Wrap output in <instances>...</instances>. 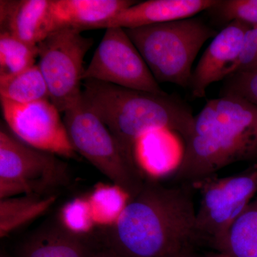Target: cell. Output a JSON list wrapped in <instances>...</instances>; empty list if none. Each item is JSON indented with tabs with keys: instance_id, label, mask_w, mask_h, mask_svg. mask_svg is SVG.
<instances>
[{
	"instance_id": "obj_17",
	"label": "cell",
	"mask_w": 257,
	"mask_h": 257,
	"mask_svg": "<svg viewBox=\"0 0 257 257\" xmlns=\"http://www.w3.org/2000/svg\"><path fill=\"white\" fill-rule=\"evenodd\" d=\"M216 251L231 257H257V197L234 221Z\"/></svg>"
},
{
	"instance_id": "obj_14",
	"label": "cell",
	"mask_w": 257,
	"mask_h": 257,
	"mask_svg": "<svg viewBox=\"0 0 257 257\" xmlns=\"http://www.w3.org/2000/svg\"><path fill=\"white\" fill-rule=\"evenodd\" d=\"M50 0H1L0 32L31 46L47 37Z\"/></svg>"
},
{
	"instance_id": "obj_9",
	"label": "cell",
	"mask_w": 257,
	"mask_h": 257,
	"mask_svg": "<svg viewBox=\"0 0 257 257\" xmlns=\"http://www.w3.org/2000/svg\"><path fill=\"white\" fill-rule=\"evenodd\" d=\"M82 79L152 94H167L154 77L124 29L120 28L106 29Z\"/></svg>"
},
{
	"instance_id": "obj_10",
	"label": "cell",
	"mask_w": 257,
	"mask_h": 257,
	"mask_svg": "<svg viewBox=\"0 0 257 257\" xmlns=\"http://www.w3.org/2000/svg\"><path fill=\"white\" fill-rule=\"evenodd\" d=\"M0 99L6 125L20 140L58 156L77 157L60 111L50 99L29 104Z\"/></svg>"
},
{
	"instance_id": "obj_22",
	"label": "cell",
	"mask_w": 257,
	"mask_h": 257,
	"mask_svg": "<svg viewBox=\"0 0 257 257\" xmlns=\"http://www.w3.org/2000/svg\"><path fill=\"white\" fill-rule=\"evenodd\" d=\"M60 224L69 232L85 237L96 226L87 197H76L60 210Z\"/></svg>"
},
{
	"instance_id": "obj_5",
	"label": "cell",
	"mask_w": 257,
	"mask_h": 257,
	"mask_svg": "<svg viewBox=\"0 0 257 257\" xmlns=\"http://www.w3.org/2000/svg\"><path fill=\"white\" fill-rule=\"evenodd\" d=\"M63 121L77 153L130 197L140 192L145 182L141 169L128 161L109 128L82 97L64 112Z\"/></svg>"
},
{
	"instance_id": "obj_24",
	"label": "cell",
	"mask_w": 257,
	"mask_h": 257,
	"mask_svg": "<svg viewBox=\"0 0 257 257\" xmlns=\"http://www.w3.org/2000/svg\"><path fill=\"white\" fill-rule=\"evenodd\" d=\"M240 72H257V26L246 32L242 50L231 74Z\"/></svg>"
},
{
	"instance_id": "obj_7",
	"label": "cell",
	"mask_w": 257,
	"mask_h": 257,
	"mask_svg": "<svg viewBox=\"0 0 257 257\" xmlns=\"http://www.w3.org/2000/svg\"><path fill=\"white\" fill-rule=\"evenodd\" d=\"M192 186L200 193L196 215L199 239L216 250L257 193V164L237 175L211 176Z\"/></svg>"
},
{
	"instance_id": "obj_15",
	"label": "cell",
	"mask_w": 257,
	"mask_h": 257,
	"mask_svg": "<svg viewBox=\"0 0 257 257\" xmlns=\"http://www.w3.org/2000/svg\"><path fill=\"white\" fill-rule=\"evenodd\" d=\"M92 251L84 237L69 232L60 223L34 233L16 257H89Z\"/></svg>"
},
{
	"instance_id": "obj_18",
	"label": "cell",
	"mask_w": 257,
	"mask_h": 257,
	"mask_svg": "<svg viewBox=\"0 0 257 257\" xmlns=\"http://www.w3.org/2000/svg\"><path fill=\"white\" fill-rule=\"evenodd\" d=\"M0 98L19 104L50 99L46 81L38 64L20 73L0 77Z\"/></svg>"
},
{
	"instance_id": "obj_27",
	"label": "cell",
	"mask_w": 257,
	"mask_h": 257,
	"mask_svg": "<svg viewBox=\"0 0 257 257\" xmlns=\"http://www.w3.org/2000/svg\"><path fill=\"white\" fill-rule=\"evenodd\" d=\"M177 257H199L197 256H196V255H194V253H192V252H188V253H183V254L179 255V256Z\"/></svg>"
},
{
	"instance_id": "obj_12",
	"label": "cell",
	"mask_w": 257,
	"mask_h": 257,
	"mask_svg": "<svg viewBox=\"0 0 257 257\" xmlns=\"http://www.w3.org/2000/svg\"><path fill=\"white\" fill-rule=\"evenodd\" d=\"M136 3L133 0H50L47 36L66 28L81 32L96 30L101 24Z\"/></svg>"
},
{
	"instance_id": "obj_11",
	"label": "cell",
	"mask_w": 257,
	"mask_h": 257,
	"mask_svg": "<svg viewBox=\"0 0 257 257\" xmlns=\"http://www.w3.org/2000/svg\"><path fill=\"white\" fill-rule=\"evenodd\" d=\"M250 28L246 24L232 22L213 38L192 72L189 89L194 97H204L209 86L232 73Z\"/></svg>"
},
{
	"instance_id": "obj_21",
	"label": "cell",
	"mask_w": 257,
	"mask_h": 257,
	"mask_svg": "<svg viewBox=\"0 0 257 257\" xmlns=\"http://www.w3.org/2000/svg\"><path fill=\"white\" fill-rule=\"evenodd\" d=\"M207 12L222 28L235 21L257 26V0H217Z\"/></svg>"
},
{
	"instance_id": "obj_1",
	"label": "cell",
	"mask_w": 257,
	"mask_h": 257,
	"mask_svg": "<svg viewBox=\"0 0 257 257\" xmlns=\"http://www.w3.org/2000/svg\"><path fill=\"white\" fill-rule=\"evenodd\" d=\"M197 209L187 186L145 181L116 224L107 228L106 248L122 257H177L201 241Z\"/></svg>"
},
{
	"instance_id": "obj_16",
	"label": "cell",
	"mask_w": 257,
	"mask_h": 257,
	"mask_svg": "<svg viewBox=\"0 0 257 257\" xmlns=\"http://www.w3.org/2000/svg\"><path fill=\"white\" fill-rule=\"evenodd\" d=\"M55 194L22 195L0 199V237L5 239L50 210L55 204Z\"/></svg>"
},
{
	"instance_id": "obj_23",
	"label": "cell",
	"mask_w": 257,
	"mask_h": 257,
	"mask_svg": "<svg viewBox=\"0 0 257 257\" xmlns=\"http://www.w3.org/2000/svg\"><path fill=\"white\" fill-rule=\"evenodd\" d=\"M221 95L240 96L257 106V72L230 74L224 79Z\"/></svg>"
},
{
	"instance_id": "obj_26",
	"label": "cell",
	"mask_w": 257,
	"mask_h": 257,
	"mask_svg": "<svg viewBox=\"0 0 257 257\" xmlns=\"http://www.w3.org/2000/svg\"><path fill=\"white\" fill-rule=\"evenodd\" d=\"M206 257H231L229 256V255L226 254V253L218 252V251H215L214 253H209Z\"/></svg>"
},
{
	"instance_id": "obj_19",
	"label": "cell",
	"mask_w": 257,
	"mask_h": 257,
	"mask_svg": "<svg viewBox=\"0 0 257 257\" xmlns=\"http://www.w3.org/2000/svg\"><path fill=\"white\" fill-rule=\"evenodd\" d=\"M130 199V194L116 184L96 185L87 197L96 226L109 228L116 224Z\"/></svg>"
},
{
	"instance_id": "obj_25",
	"label": "cell",
	"mask_w": 257,
	"mask_h": 257,
	"mask_svg": "<svg viewBox=\"0 0 257 257\" xmlns=\"http://www.w3.org/2000/svg\"><path fill=\"white\" fill-rule=\"evenodd\" d=\"M89 257H122L111 251L107 248H103L99 251H92Z\"/></svg>"
},
{
	"instance_id": "obj_8",
	"label": "cell",
	"mask_w": 257,
	"mask_h": 257,
	"mask_svg": "<svg viewBox=\"0 0 257 257\" xmlns=\"http://www.w3.org/2000/svg\"><path fill=\"white\" fill-rule=\"evenodd\" d=\"M76 29L57 30L37 44L38 66L48 87L50 100L60 112L82 98L84 59L94 44Z\"/></svg>"
},
{
	"instance_id": "obj_3",
	"label": "cell",
	"mask_w": 257,
	"mask_h": 257,
	"mask_svg": "<svg viewBox=\"0 0 257 257\" xmlns=\"http://www.w3.org/2000/svg\"><path fill=\"white\" fill-rule=\"evenodd\" d=\"M82 97L99 116L128 161L139 167L137 143L155 131H170L187 140L192 130V109L174 94H156L94 79L82 83Z\"/></svg>"
},
{
	"instance_id": "obj_28",
	"label": "cell",
	"mask_w": 257,
	"mask_h": 257,
	"mask_svg": "<svg viewBox=\"0 0 257 257\" xmlns=\"http://www.w3.org/2000/svg\"><path fill=\"white\" fill-rule=\"evenodd\" d=\"M1 257H9V256H6V255H5V254H2Z\"/></svg>"
},
{
	"instance_id": "obj_6",
	"label": "cell",
	"mask_w": 257,
	"mask_h": 257,
	"mask_svg": "<svg viewBox=\"0 0 257 257\" xmlns=\"http://www.w3.org/2000/svg\"><path fill=\"white\" fill-rule=\"evenodd\" d=\"M69 182L68 167L54 154L24 143L7 125L0 128V199L49 195Z\"/></svg>"
},
{
	"instance_id": "obj_13",
	"label": "cell",
	"mask_w": 257,
	"mask_h": 257,
	"mask_svg": "<svg viewBox=\"0 0 257 257\" xmlns=\"http://www.w3.org/2000/svg\"><path fill=\"white\" fill-rule=\"evenodd\" d=\"M217 0H149L120 12L96 29H135L193 18L212 8Z\"/></svg>"
},
{
	"instance_id": "obj_20",
	"label": "cell",
	"mask_w": 257,
	"mask_h": 257,
	"mask_svg": "<svg viewBox=\"0 0 257 257\" xmlns=\"http://www.w3.org/2000/svg\"><path fill=\"white\" fill-rule=\"evenodd\" d=\"M37 46H31L5 32H0V77L13 75L35 65Z\"/></svg>"
},
{
	"instance_id": "obj_2",
	"label": "cell",
	"mask_w": 257,
	"mask_h": 257,
	"mask_svg": "<svg viewBox=\"0 0 257 257\" xmlns=\"http://www.w3.org/2000/svg\"><path fill=\"white\" fill-rule=\"evenodd\" d=\"M256 161L257 106L221 95L194 116L175 177L192 184L236 162Z\"/></svg>"
},
{
	"instance_id": "obj_4",
	"label": "cell",
	"mask_w": 257,
	"mask_h": 257,
	"mask_svg": "<svg viewBox=\"0 0 257 257\" xmlns=\"http://www.w3.org/2000/svg\"><path fill=\"white\" fill-rule=\"evenodd\" d=\"M124 30L159 84L184 89H189L193 63L201 48L219 32L194 17Z\"/></svg>"
}]
</instances>
